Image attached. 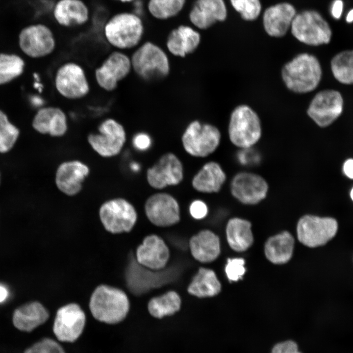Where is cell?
<instances>
[{
  "label": "cell",
  "mask_w": 353,
  "mask_h": 353,
  "mask_svg": "<svg viewBox=\"0 0 353 353\" xmlns=\"http://www.w3.org/2000/svg\"><path fill=\"white\" fill-rule=\"evenodd\" d=\"M343 172L347 177L353 179V159L350 158L343 164Z\"/></svg>",
  "instance_id": "obj_44"
},
{
  "label": "cell",
  "mask_w": 353,
  "mask_h": 353,
  "mask_svg": "<svg viewBox=\"0 0 353 353\" xmlns=\"http://www.w3.org/2000/svg\"><path fill=\"white\" fill-rule=\"evenodd\" d=\"M132 70L130 57L119 50L113 51L95 69V80L101 88L112 92Z\"/></svg>",
  "instance_id": "obj_15"
},
{
  "label": "cell",
  "mask_w": 353,
  "mask_h": 353,
  "mask_svg": "<svg viewBox=\"0 0 353 353\" xmlns=\"http://www.w3.org/2000/svg\"><path fill=\"white\" fill-rule=\"evenodd\" d=\"M221 141V133L217 126L197 120L187 125L181 137L185 151L198 158L207 157L213 153L219 147Z\"/></svg>",
  "instance_id": "obj_5"
},
{
  "label": "cell",
  "mask_w": 353,
  "mask_h": 353,
  "mask_svg": "<svg viewBox=\"0 0 353 353\" xmlns=\"http://www.w3.org/2000/svg\"><path fill=\"white\" fill-rule=\"evenodd\" d=\"M245 261L243 258L229 259L225 268V272L229 280L237 281L242 278L245 272Z\"/></svg>",
  "instance_id": "obj_39"
},
{
  "label": "cell",
  "mask_w": 353,
  "mask_h": 353,
  "mask_svg": "<svg viewBox=\"0 0 353 353\" xmlns=\"http://www.w3.org/2000/svg\"><path fill=\"white\" fill-rule=\"evenodd\" d=\"M22 51L32 58H41L51 54L56 46L53 31L48 25L38 23L23 28L19 35Z\"/></svg>",
  "instance_id": "obj_14"
},
{
  "label": "cell",
  "mask_w": 353,
  "mask_h": 353,
  "mask_svg": "<svg viewBox=\"0 0 353 353\" xmlns=\"http://www.w3.org/2000/svg\"><path fill=\"white\" fill-rule=\"evenodd\" d=\"M90 173L89 165L81 160L71 159L62 161L55 172V186L65 196H76L82 191L84 182Z\"/></svg>",
  "instance_id": "obj_17"
},
{
  "label": "cell",
  "mask_w": 353,
  "mask_h": 353,
  "mask_svg": "<svg viewBox=\"0 0 353 353\" xmlns=\"http://www.w3.org/2000/svg\"><path fill=\"white\" fill-rule=\"evenodd\" d=\"M132 69L144 80L166 77L170 65L166 53L159 46L146 42L138 47L130 57Z\"/></svg>",
  "instance_id": "obj_7"
},
{
  "label": "cell",
  "mask_w": 353,
  "mask_h": 353,
  "mask_svg": "<svg viewBox=\"0 0 353 353\" xmlns=\"http://www.w3.org/2000/svg\"><path fill=\"white\" fill-rule=\"evenodd\" d=\"M338 229V222L334 218L306 214L298 222L297 237L304 245L316 248L324 246L332 240Z\"/></svg>",
  "instance_id": "obj_10"
},
{
  "label": "cell",
  "mask_w": 353,
  "mask_h": 353,
  "mask_svg": "<svg viewBox=\"0 0 353 353\" xmlns=\"http://www.w3.org/2000/svg\"><path fill=\"white\" fill-rule=\"evenodd\" d=\"M100 221L103 228L112 234L130 232L138 220L134 205L123 197H115L103 202L98 210Z\"/></svg>",
  "instance_id": "obj_6"
},
{
  "label": "cell",
  "mask_w": 353,
  "mask_h": 353,
  "mask_svg": "<svg viewBox=\"0 0 353 353\" xmlns=\"http://www.w3.org/2000/svg\"><path fill=\"white\" fill-rule=\"evenodd\" d=\"M269 189L266 180L261 176L250 172H241L230 183L232 196L241 203L255 205L266 197Z\"/></svg>",
  "instance_id": "obj_16"
},
{
  "label": "cell",
  "mask_w": 353,
  "mask_h": 353,
  "mask_svg": "<svg viewBox=\"0 0 353 353\" xmlns=\"http://www.w3.org/2000/svg\"><path fill=\"white\" fill-rule=\"evenodd\" d=\"M189 247L194 258L202 263L213 261L220 253L219 238L208 229L202 230L193 235L190 238Z\"/></svg>",
  "instance_id": "obj_28"
},
{
  "label": "cell",
  "mask_w": 353,
  "mask_h": 353,
  "mask_svg": "<svg viewBox=\"0 0 353 353\" xmlns=\"http://www.w3.org/2000/svg\"><path fill=\"white\" fill-rule=\"evenodd\" d=\"M49 313L39 302L32 301L25 303L14 311L12 321L19 330L30 332L45 323L49 319Z\"/></svg>",
  "instance_id": "obj_27"
},
{
  "label": "cell",
  "mask_w": 353,
  "mask_h": 353,
  "mask_svg": "<svg viewBox=\"0 0 353 353\" xmlns=\"http://www.w3.org/2000/svg\"></svg>",
  "instance_id": "obj_50"
},
{
  "label": "cell",
  "mask_w": 353,
  "mask_h": 353,
  "mask_svg": "<svg viewBox=\"0 0 353 353\" xmlns=\"http://www.w3.org/2000/svg\"><path fill=\"white\" fill-rule=\"evenodd\" d=\"M334 77L340 83L353 84V50H345L335 55L331 61Z\"/></svg>",
  "instance_id": "obj_33"
},
{
  "label": "cell",
  "mask_w": 353,
  "mask_h": 353,
  "mask_svg": "<svg viewBox=\"0 0 353 353\" xmlns=\"http://www.w3.org/2000/svg\"><path fill=\"white\" fill-rule=\"evenodd\" d=\"M343 100L340 93L334 90L319 92L311 100L307 113L319 126L327 127L341 114Z\"/></svg>",
  "instance_id": "obj_18"
},
{
  "label": "cell",
  "mask_w": 353,
  "mask_h": 353,
  "mask_svg": "<svg viewBox=\"0 0 353 353\" xmlns=\"http://www.w3.org/2000/svg\"><path fill=\"white\" fill-rule=\"evenodd\" d=\"M54 83L58 94L68 100L82 99L90 91L84 69L75 62H65L58 67L54 75Z\"/></svg>",
  "instance_id": "obj_11"
},
{
  "label": "cell",
  "mask_w": 353,
  "mask_h": 353,
  "mask_svg": "<svg viewBox=\"0 0 353 353\" xmlns=\"http://www.w3.org/2000/svg\"><path fill=\"white\" fill-rule=\"evenodd\" d=\"M322 69L318 59L304 52L295 56L282 67L281 76L286 87L299 94L310 92L319 85Z\"/></svg>",
  "instance_id": "obj_1"
},
{
  "label": "cell",
  "mask_w": 353,
  "mask_h": 353,
  "mask_svg": "<svg viewBox=\"0 0 353 353\" xmlns=\"http://www.w3.org/2000/svg\"><path fill=\"white\" fill-rule=\"evenodd\" d=\"M8 296V291L3 286L0 285V303L3 302Z\"/></svg>",
  "instance_id": "obj_45"
},
{
  "label": "cell",
  "mask_w": 353,
  "mask_h": 353,
  "mask_svg": "<svg viewBox=\"0 0 353 353\" xmlns=\"http://www.w3.org/2000/svg\"><path fill=\"white\" fill-rule=\"evenodd\" d=\"M343 3L342 0H335L332 7V14L335 19H339L342 13Z\"/></svg>",
  "instance_id": "obj_43"
},
{
  "label": "cell",
  "mask_w": 353,
  "mask_h": 353,
  "mask_svg": "<svg viewBox=\"0 0 353 353\" xmlns=\"http://www.w3.org/2000/svg\"><path fill=\"white\" fill-rule=\"evenodd\" d=\"M221 285L215 272L209 269L201 268L188 287V292L198 298L214 296L221 291Z\"/></svg>",
  "instance_id": "obj_31"
},
{
  "label": "cell",
  "mask_w": 353,
  "mask_h": 353,
  "mask_svg": "<svg viewBox=\"0 0 353 353\" xmlns=\"http://www.w3.org/2000/svg\"><path fill=\"white\" fill-rule=\"evenodd\" d=\"M181 303L179 295L175 291H170L152 298L148 303V308L152 316L162 318L177 312L180 309Z\"/></svg>",
  "instance_id": "obj_32"
},
{
  "label": "cell",
  "mask_w": 353,
  "mask_h": 353,
  "mask_svg": "<svg viewBox=\"0 0 353 353\" xmlns=\"http://www.w3.org/2000/svg\"><path fill=\"white\" fill-rule=\"evenodd\" d=\"M251 227L249 221L242 218L234 217L228 221L226 228V236L232 250L243 252L252 246L253 237Z\"/></svg>",
  "instance_id": "obj_29"
},
{
  "label": "cell",
  "mask_w": 353,
  "mask_h": 353,
  "mask_svg": "<svg viewBox=\"0 0 353 353\" xmlns=\"http://www.w3.org/2000/svg\"><path fill=\"white\" fill-rule=\"evenodd\" d=\"M189 211L193 218L202 220L207 216L209 210L207 204L203 201L196 199L190 204Z\"/></svg>",
  "instance_id": "obj_40"
},
{
  "label": "cell",
  "mask_w": 353,
  "mask_h": 353,
  "mask_svg": "<svg viewBox=\"0 0 353 353\" xmlns=\"http://www.w3.org/2000/svg\"><path fill=\"white\" fill-rule=\"evenodd\" d=\"M227 10L224 0H196L189 13L191 22L200 29H206L225 20Z\"/></svg>",
  "instance_id": "obj_23"
},
{
  "label": "cell",
  "mask_w": 353,
  "mask_h": 353,
  "mask_svg": "<svg viewBox=\"0 0 353 353\" xmlns=\"http://www.w3.org/2000/svg\"><path fill=\"white\" fill-rule=\"evenodd\" d=\"M136 259L140 265L152 270L164 268L169 259V249L159 236H147L136 250Z\"/></svg>",
  "instance_id": "obj_22"
},
{
  "label": "cell",
  "mask_w": 353,
  "mask_h": 353,
  "mask_svg": "<svg viewBox=\"0 0 353 353\" xmlns=\"http://www.w3.org/2000/svg\"><path fill=\"white\" fill-rule=\"evenodd\" d=\"M144 210L148 220L156 227H171L180 221L179 202L173 195L165 192L149 196L145 202Z\"/></svg>",
  "instance_id": "obj_13"
},
{
  "label": "cell",
  "mask_w": 353,
  "mask_h": 353,
  "mask_svg": "<svg viewBox=\"0 0 353 353\" xmlns=\"http://www.w3.org/2000/svg\"><path fill=\"white\" fill-rule=\"evenodd\" d=\"M261 134L260 119L251 107L242 104L233 110L228 126L232 144L241 149L251 148L258 142Z\"/></svg>",
  "instance_id": "obj_4"
},
{
  "label": "cell",
  "mask_w": 353,
  "mask_h": 353,
  "mask_svg": "<svg viewBox=\"0 0 353 353\" xmlns=\"http://www.w3.org/2000/svg\"><path fill=\"white\" fill-rule=\"evenodd\" d=\"M87 141L92 150L100 156L110 158L121 153L126 142V130L115 119L108 118L99 125L96 132L87 136Z\"/></svg>",
  "instance_id": "obj_8"
},
{
  "label": "cell",
  "mask_w": 353,
  "mask_h": 353,
  "mask_svg": "<svg viewBox=\"0 0 353 353\" xmlns=\"http://www.w3.org/2000/svg\"><path fill=\"white\" fill-rule=\"evenodd\" d=\"M85 322V315L80 306L76 303H70L57 310L53 331L59 340L74 342L82 332Z\"/></svg>",
  "instance_id": "obj_19"
},
{
  "label": "cell",
  "mask_w": 353,
  "mask_h": 353,
  "mask_svg": "<svg viewBox=\"0 0 353 353\" xmlns=\"http://www.w3.org/2000/svg\"><path fill=\"white\" fill-rule=\"evenodd\" d=\"M184 177L183 164L178 156L172 152L162 154L151 166L147 169L146 173V180L149 186L159 190L180 184Z\"/></svg>",
  "instance_id": "obj_12"
},
{
  "label": "cell",
  "mask_w": 353,
  "mask_h": 353,
  "mask_svg": "<svg viewBox=\"0 0 353 353\" xmlns=\"http://www.w3.org/2000/svg\"><path fill=\"white\" fill-rule=\"evenodd\" d=\"M230 0L233 7L244 20H254L260 13L261 5L259 0Z\"/></svg>",
  "instance_id": "obj_37"
},
{
  "label": "cell",
  "mask_w": 353,
  "mask_h": 353,
  "mask_svg": "<svg viewBox=\"0 0 353 353\" xmlns=\"http://www.w3.org/2000/svg\"><path fill=\"white\" fill-rule=\"evenodd\" d=\"M115 1H119L122 3H128L133 1L134 0H112Z\"/></svg>",
  "instance_id": "obj_48"
},
{
  "label": "cell",
  "mask_w": 353,
  "mask_h": 353,
  "mask_svg": "<svg viewBox=\"0 0 353 353\" xmlns=\"http://www.w3.org/2000/svg\"><path fill=\"white\" fill-rule=\"evenodd\" d=\"M350 197L352 201H353V187L352 188L350 192Z\"/></svg>",
  "instance_id": "obj_49"
},
{
  "label": "cell",
  "mask_w": 353,
  "mask_h": 353,
  "mask_svg": "<svg viewBox=\"0 0 353 353\" xmlns=\"http://www.w3.org/2000/svg\"><path fill=\"white\" fill-rule=\"evenodd\" d=\"M89 306L97 320L109 324L122 321L129 309L128 298L122 290L106 284L97 286L90 297Z\"/></svg>",
  "instance_id": "obj_2"
},
{
  "label": "cell",
  "mask_w": 353,
  "mask_h": 353,
  "mask_svg": "<svg viewBox=\"0 0 353 353\" xmlns=\"http://www.w3.org/2000/svg\"><path fill=\"white\" fill-rule=\"evenodd\" d=\"M226 180V174L221 165L211 160L204 163L195 174L191 185L196 191L201 193H217Z\"/></svg>",
  "instance_id": "obj_25"
},
{
  "label": "cell",
  "mask_w": 353,
  "mask_h": 353,
  "mask_svg": "<svg viewBox=\"0 0 353 353\" xmlns=\"http://www.w3.org/2000/svg\"><path fill=\"white\" fill-rule=\"evenodd\" d=\"M33 128L37 132L59 138L65 135L69 125L66 113L59 107L50 106L39 109L32 122Z\"/></svg>",
  "instance_id": "obj_21"
},
{
  "label": "cell",
  "mask_w": 353,
  "mask_h": 353,
  "mask_svg": "<svg viewBox=\"0 0 353 353\" xmlns=\"http://www.w3.org/2000/svg\"><path fill=\"white\" fill-rule=\"evenodd\" d=\"M346 21L348 23L353 22V9L350 10L348 13L346 18Z\"/></svg>",
  "instance_id": "obj_46"
},
{
  "label": "cell",
  "mask_w": 353,
  "mask_h": 353,
  "mask_svg": "<svg viewBox=\"0 0 353 353\" xmlns=\"http://www.w3.org/2000/svg\"><path fill=\"white\" fill-rule=\"evenodd\" d=\"M103 33L107 42L120 50L136 47L144 33L141 18L136 14L123 11L110 16L103 26Z\"/></svg>",
  "instance_id": "obj_3"
},
{
  "label": "cell",
  "mask_w": 353,
  "mask_h": 353,
  "mask_svg": "<svg viewBox=\"0 0 353 353\" xmlns=\"http://www.w3.org/2000/svg\"><path fill=\"white\" fill-rule=\"evenodd\" d=\"M290 28L296 39L311 46L329 43L332 35L328 23L319 12L314 10L296 14Z\"/></svg>",
  "instance_id": "obj_9"
},
{
  "label": "cell",
  "mask_w": 353,
  "mask_h": 353,
  "mask_svg": "<svg viewBox=\"0 0 353 353\" xmlns=\"http://www.w3.org/2000/svg\"><path fill=\"white\" fill-rule=\"evenodd\" d=\"M294 7L283 2L271 6L264 11L263 26L266 33L274 37L284 36L291 27L296 15Z\"/></svg>",
  "instance_id": "obj_24"
},
{
  "label": "cell",
  "mask_w": 353,
  "mask_h": 353,
  "mask_svg": "<svg viewBox=\"0 0 353 353\" xmlns=\"http://www.w3.org/2000/svg\"><path fill=\"white\" fill-rule=\"evenodd\" d=\"M151 140L150 136L144 132L137 133L132 139V145L137 150L141 151L149 149Z\"/></svg>",
  "instance_id": "obj_42"
},
{
  "label": "cell",
  "mask_w": 353,
  "mask_h": 353,
  "mask_svg": "<svg viewBox=\"0 0 353 353\" xmlns=\"http://www.w3.org/2000/svg\"><path fill=\"white\" fill-rule=\"evenodd\" d=\"M131 169L134 172H137L140 169V166L137 163H132L131 164Z\"/></svg>",
  "instance_id": "obj_47"
},
{
  "label": "cell",
  "mask_w": 353,
  "mask_h": 353,
  "mask_svg": "<svg viewBox=\"0 0 353 353\" xmlns=\"http://www.w3.org/2000/svg\"><path fill=\"white\" fill-rule=\"evenodd\" d=\"M24 353H65L61 346L54 340L45 338L27 349Z\"/></svg>",
  "instance_id": "obj_38"
},
{
  "label": "cell",
  "mask_w": 353,
  "mask_h": 353,
  "mask_svg": "<svg viewBox=\"0 0 353 353\" xmlns=\"http://www.w3.org/2000/svg\"><path fill=\"white\" fill-rule=\"evenodd\" d=\"M271 353H302L299 351L297 344L294 341L288 340L276 344Z\"/></svg>",
  "instance_id": "obj_41"
},
{
  "label": "cell",
  "mask_w": 353,
  "mask_h": 353,
  "mask_svg": "<svg viewBox=\"0 0 353 353\" xmlns=\"http://www.w3.org/2000/svg\"><path fill=\"white\" fill-rule=\"evenodd\" d=\"M24 61L15 54L0 53V84L9 82L24 72Z\"/></svg>",
  "instance_id": "obj_34"
},
{
  "label": "cell",
  "mask_w": 353,
  "mask_h": 353,
  "mask_svg": "<svg viewBox=\"0 0 353 353\" xmlns=\"http://www.w3.org/2000/svg\"><path fill=\"white\" fill-rule=\"evenodd\" d=\"M20 134L19 129L11 124L6 115L0 110V153L9 151Z\"/></svg>",
  "instance_id": "obj_36"
},
{
  "label": "cell",
  "mask_w": 353,
  "mask_h": 353,
  "mask_svg": "<svg viewBox=\"0 0 353 353\" xmlns=\"http://www.w3.org/2000/svg\"><path fill=\"white\" fill-rule=\"evenodd\" d=\"M201 40L199 32L189 26L181 25L170 32L166 46L173 55L185 57L196 51Z\"/></svg>",
  "instance_id": "obj_26"
},
{
  "label": "cell",
  "mask_w": 353,
  "mask_h": 353,
  "mask_svg": "<svg viewBox=\"0 0 353 353\" xmlns=\"http://www.w3.org/2000/svg\"><path fill=\"white\" fill-rule=\"evenodd\" d=\"M186 0H149L148 8L154 18L165 20L177 15L183 8Z\"/></svg>",
  "instance_id": "obj_35"
},
{
  "label": "cell",
  "mask_w": 353,
  "mask_h": 353,
  "mask_svg": "<svg viewBox=\"0 0 353 353\" xmlns=\"http://www.w3.org/2000/svg\"><path fill=\"white\" fill-rule=\"evenodd\" d=\"M294 246L293 237L289 232L284 231L268 239L265 245V254L273 263H285L292 256Z\"/></svg>",
  "instance_id": "obj_30"
},
{
  "label": "cell",
  "mask_w": 353,
  "mask_h": 353,
  "mask_svg": "<svg viewBox=\"0 0 353 353\" xmlns=\"http://www.w3.org/2000/svg\"><path fill=\"white\" fill-rule=\"evenodd\" d=\"M52 16L61 27H77L89 22L91 11L84 0H57L52 7Z\"/></svg>",
  "instance_id": "obj_20"
}]
</instances>
